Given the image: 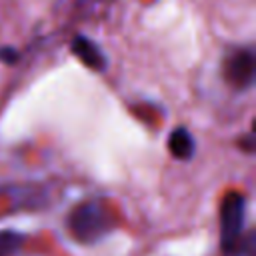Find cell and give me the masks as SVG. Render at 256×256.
Listing matches in <instances>:
<instances>
[{
  "label": "cell",
  "mask_w": 256,
  "mask_h": 256,
  "mask_svg": "<svg viewBox=\"0 0 256 256\" xmlns=\"http://www.w3.org/2000/svg\"><path fill=\"white\" fill-rule=\"evenodd\" d=\"M256 58L250 48H236L224 60V78L236 90H248L254 84Z\"/></svg>",
  "instance_id": "3957f363"
},
{
  "label": "cell",
  "mask_w": 256,
  "mask_h": 256,
  "mask_svg": "<svg viewBox=\"0 0 256 256\" xmlns=\"http://www.w3.org/2000/svg\"><path fill=\"white\" fill-rule=\"evenodd\" d=\"M24 236L18 230H2L0 232V256H14L22 248Z\"/></svg>",
  "instance_id": "8992f818"
},
{
  "label": "cell",
  "mask_w": 256,
  "mask_h": 256,
  "mask_svg": "<svg viewBox=\"0 0 256 256\" xmlns=\"http://www.w3.org/2000/svg\"><path fill=\"white\" fill-rule=\"evenodd\" d=\"M70 48H72V54L88 68L96 70V72H104L106 66H108V58L104 54V50L94 42L90 40L88 36L84 34H76L70 42Z\"/></svg>",
  "instance_id": "277c9868"
},
{
  "label": "cell",
  "mask_w": 256,
  "mask_h": 256,
  "mask_svg": "<svg viewBox=\"0 0 256 256\" xmlns=\"http://www.w3.org/2000/svg\"><path fill=\"white\" fill-rule=\"evenodd\" d=\"M68 228L78 242L94 244L112 230V216L108 208L98 200L78 204L68 216Z\"/></svg>",
  "instance_id": "6da1fadb"
},
{
  "label": "cell",
  "mask_w": 256,
  "mask_h": 256,
  "mask_svg": "<svg viewBox=\"0 0 256 256\" xmlns=\"http://www.w3.org/2000/svg\"><path fill=\"white\" fill-rule=\"evenodd\" d=\"M168 150L176 160H190L196 150L192 132L186 126H176L168 136Z\"/></svg>",
  "instance_id": "5b68a950"
},
{
  "label": "cell",
  "mask_w": 256,
  "mask_h": 256,
  "mask_svg": "<svg viewBox=\"0 0 256 256\" xmlns=\"http://www.w3.org/2000/svg\"><path fill=\"white\" fill-rule=\"evenodd\" d=\"M220 248L228 254L238 252L246 224V198L240 192H228L220 202Z\"/></svg>",
  "instance_id": "7a4b0ae2"
},
{
  "label": "cell",
  "mask_w": 256,
  "mask_h": 256,
  "mask_svg": "<svg viewBox=\"0 0 256 256\" xmlns=\"http://www.w3.org/2000/svg\"><path fill=\"white\" fill-rule=\"evenodd\" d=\"M18 58H20V52H18L14 46H2V48H0V60H2V62L14 64Z\"/></svg>",
  "instance_id": "52a82bcc"
}]
</instances>
